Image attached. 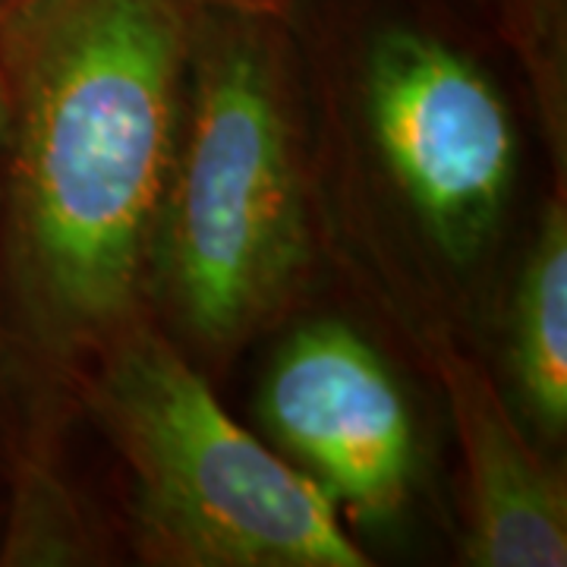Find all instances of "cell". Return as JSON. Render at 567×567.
<instances>
[{"mask_svg": "<svg viewBox=\"0 0 567 567\" xmlns=\"http://www.w3.org/2000/svg\"><path fill=\"white\" fill-rule=\"evenodd\" d=\"M365 111L388 174L429 240L451 262L483 256L517 167L502 92L435 32L388 22L365 51Z\"/></svg>", "mask_w": 567, "mask_h": 567, "instance_id": "4", "label": "cell"}, {"mask_svg": "<svg viewBox=\"0 0 567 567\" xmlns=\"http://www.w3.org/2000/svg\"><path fill=\"white\" fill-rule=\"evenodd\" d=\"M309 259L303 145L281 13L189 7L181 136L148 275L193 344L275 316Z\"/></svg>", "mask_w": 567, "mask_h": 567, "instance_id": "2", "label": "cell"}, {"mask_svg": "<svg viewBox=\"0 0 567 567\" xmlns=\"http://www.w3.org/2000/svg\"><path fill=\"white\" fill-rule=\"evenodd\" d=\"M186 58L183 0H29L0 22V234L48 347L114 341L136 309Z\"/></svg>", "mask_w": 567, "mask_h": 567, "instance_id": "1", "label": "cell"}, {"mask_svg": "<svg viewBox=\"0 0 567 567\" xmlns=\"http://www.w3.org/2000/svg\"><path fill=\"white\" fill-rule=\"evenodd\" d=\"M0 158H3V92H0ZM0 212H3V171H0Z\"/></svg>", "mask_w": 567, "mask_h": 567, "instance_id": "10", "label": "cell"}, {"mask_svg": "<svg viewBox=\"0 0 567 567\" xmlns=\"http://www.w3.org/2000/svg\"><path fill=\"white\" fill-rule=\"evenodd\" d=\"M445 385L466 461V561L480 567H561L565 483L511 423L483 372L445 360Z\"/></svg>", "mask_w": 567, "mask_h": 567, "instance_id": "6", "label": "cell"}, {"mask_svg": "<svg viewBox=\"0 0 567 567\" xmlns=\"http://www.w3.org/2000/svg\"><path fill=\"white\" fill-rule=\"evenodd\" d=\"M92 406L133 476L142 551L177 567H365L331 498L227 416L155 331L111 341Z\"/></svg>", "mask_w": 567, "mask_h": 567, "instance_id": "3", "label": "cell"}, {"mask_svg": "<svg viewBox=\"0 0 567 567\" xmlns=\"http://www.w3.org/2000/svg\"><path fill=\"white\" fill-rule=\"evenodd\" d=\"M189 7H221V10H268L281 13L287 0H183Z\"/></svg>", "mask_w": 567, "mask_h": 567, "instance_id": "8", "label": "cell"}, {"mask_svg": "<svg viewBox=\"0 0 567 567\" xmlns=\"http://www.w3.org/2000/svg\"><path fill=\"white\" fill-rule=\"evenodd\" d=\"M29 0H0V22L7 20V17H13L20 7H25Z\"/></svg>", "mask_w": 567, "mask_h": 567, "instance_id": "9", "label": "cell"}, {"mask_svg": "<svg viewBox=\"0 0 567 567\" xmlns=\"http://www.w3.org/2000/svg\"><path fill=\"white\" fill-rule=\"evenodd\" d=\"M511 375L527 420L546 439L567 429V215L548 205L511 306Z\"/></svg>", "mask_w": 567, "mask_h": 567, "instance_id": "7", "label": "cell"}, {"mask_svg": "<svg viewBox=\"0 0 567 567\" xmlns=\"http://www.w3.org/2000/svg\"><path fill=\"white\" fill-rule=\"evenodd\" d=\"M259 420L344 520L372 527L404 511L416 476L413 410L357 328L319 319L290 331L265 365Z\"/></svg>", "mask_w": 567, "mask_h": 567, "instance_id": "5", "label": "cell"}]
</instances>
